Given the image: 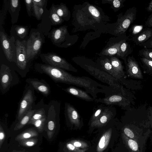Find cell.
<instances>
[{"label":"cell","mask_w":152,"mask_h":152,"mask_svg":"<svg viewBox=\"0 0 152 152\" xmlns=\"http://www.w3.org/2000/svg\"><path fill=\"white\" fill-rule=\"evenodd\" d=\"M73 60L76 64L97 79L107 84L116 90H124L117 80L103 71L96 63L86 59H74Z\"/></svg>","instance_id":"7a4b0ae2"},{"label":"cell","mask_w":152,"mask_h":152,"mask_svg":"<svg viewBox=\"0 0 152 152\" xmlns=\"http://www.w3.org/2000/svg\"><path fill=\"white\" fill-rule=\"evenodd\" d=\"M127 143L132 152H140L139 147L140 146L136 141L130 138H129Z\"/></svg>","instance_id":"74e56055"},{"label":"cell","mask_w":152,"mask_h":152,"mask_svg":"<svg viewBox=\"0 0 152 152\" xmlns=\"http://www.w3.org/2000/svg\"><path fill=\"white\" fill-rule=\"evenodd\" d=\"M50 8L64 21L69 20L70 12L65 4L62 3L57 5L53 4Z\"/></svg>","instance_id":"44dd1931"},{"label":"cell","mask_w":152,"mask_h":152,"mask_svg":"<svg viewBox=\"0 0 152 152\" xmlns=\"http://www.w3.org/2000/svg\"><path fill=\"white\" fill-rule=\"evenodd\" d=\"M14 152H22V151H17Z\"/></svg>","instance_id":"f907efd6"},{"label":"cell","mask_w":152,"mask_h":152,"mask_svg":"<svg viewBox=\"0 0 152 152\" xmlns=\"http://www.w3.org/2000/svg\"><path fill=\"white\" fill-rule=\"evenodd\" d=\"M109 57L110 62L114 70L124 81L125 72L124 70V66L121 62L116 56Z\"/></svg>","instance_id":"603a6c76"},{"label":"cell","mask_w":152,"mask_h":152,"mask_svg":"<svg viewBox=\"0 0 152 152\" xmlns=\"http://www.w3.org/2000/svg\"><path fill=\"white\" fill-rule=\"evenodd\" d=\"M27 40H15L16 47V65L20 70H26L27 66L26 52Z\"/></svg>","instance_id":"8fae6325"},{"label":"cell","mask_w":152,"mask_h":152,"mask_svg":"<svg viewBox=\"0 0 152 152\" xmlns=\"http://www.w3.org/2000/svg\"><path fill=\"white\" fill-rule=\"evenodd\" d=\"M5 135L2 127L0 125V148L5 140Z\"/></svg>","instance_id":"b9f144b4"},{"label":"cell","mask_w":152,"mask_h":152,"mask_svg":"<svg viewBox=\"0 0 152 152\" xmlns=\"http://www.w3.org/2000/svg\"><path fill=\"white\" fill-rule=\"evenodd\" d=\"M15 72L9 66L2 64L0 70V89L2 94L7 92L12 86L17 84L19 79Z\"/></svg>","instance_id":"8992f818"},{"label":"cell","mask_w":152,"mask_h":152,"mask_svg":"<svg viewBox=\"0 0 152 152\" xmlns=\"http://www.w3.org/2000/svg\"><path fill=\"white\" fill-rule=\"evenodd\" d=\"M38 140L36 138H31L19 141L21 145L26 147L34 146L37 143Z\"/></svg>","instance_id":"d6a6232c"},{"label":"cell","mask_w":152,"mask_h":152,"mask_svg":"<svg viewBox=\"0 0 152 152\" xmlns=\"http://www.w3.org/2000/svg\"><path fill=\"white\" fill-rule=\"evenodd\" d=\"M36 99L34 89L28 84L25 87L19 103L16 115V118L18 121L28 111L32 110Z\"/></svg>","instance_id":"5b68a950"},{"label":"cell","mask_w":152,"mask_h":152,"mask_svg":"<svg viewBox=\"0 0 152 152\" xmlns=\"http://www.w3.org/2000/svg\"><path fill=\"white\" fill-rule=\"evenodd\" d=\"M146 10L148 12H151L152 11V0L149 3Z\"/></svg>","instance_id":"bcb514c9"},{"label":"cell","mask_w":152,"mask_h":152,"mask_svg":"<svg viewBox=\"0 0 152 152\" xmlns=\"http://www.w3.org/2000/svg\"><path fill=\"white\" fill-rule=\"evenodd\" d=\"M46 114L45 110L43 108L36 110L27 125L31 124L34 121L47 116Z\"/></svg>","instance_id":"484cf974"},{"label":"cell","mask_w":152,"mask_h":152,"mask_svg":"<svg viewBox=\"0 0 152 152\" xmlns=\"http://www.w3.org/2000/svg\"><path fill=\"white\" fill-rule=\"evenodd\" d=\"M8 11L11 17L12 24L17 22L20 9V1L19 0H8Z\"/></svg>","instance_id":"d6986e66"},{"label":"cell","mask_w":152,"mask_h":152,"mask_svg":"<svg viewBox=\"0 0 152 152\" xmlns=\"http://www.w3.org/2000/svg\"><path fill=\"white\" fill-rule=\"evenodd\" d=\"M126 67L127 73L130 77L138 79L143 78L142 74L139 64L133 56H129L127 59Z\"/></svg>","instance_id":"5bb4252c"},{"label":"cell","mask_w":152,"mask_h":152,"mask_svg":"<svg viewBox=\"0 0 152 152\" xmlns=\"http://www.w3.org/2000/svg\"><path fill=\"white\" fill-rule=\"evenodd\" d=\"M140 46L143 47L145 48L152 49V38L141 44Z\"/></svg>","instance_id":"7bdbcfd3"},{"label":"cell","mask_w":152,"mask_h":152,"mask_svg":"<svg viewBox=\"0 0 152 152\" xmlns=\"http://www.w3.org/2000/svg\"><path fill=\"white\" fill-rule=\"evenodd\" d=\"M132 52V50L130 45L126 42V39L121 45L117 56L123 59L126 66L127 65L126 57Z\"/></svg>","instance_id":"7402d4cb"},{"label":"cell","mask_w":152,"mask_h":152,"mask_svg":"<svg viewBox=\"0 0 152 152\" xmlns=\"http://www.w3.org/2000/svg\"><path fill=\"white\" fill-rule=\"evenodd\" d=\"M96 63L102 69L117 80L120 83H124L122 79L114 70L109 57L101 56L97 59Z\"/></svg>","instance_id":"7c38bea8"},{"label":"cell","mask_w":152,"mask_h":152,"mask_svg":"<svg viewBox=\"0 0 152 152\" xmlns=\"http://www.w3.org/2000/svg\"><path fill=\"white\" fill-rule=\"evenodd\" d=\"M36 109L28 111L15 125V131L19 130L27 124L35 112Z\"/></svg>","instance_id":"cb8c5ba5"},{"label":"cell","mask_w":152,"mask_h":152,"mask_svg":"<svg viewBox=\"0 0 152 152\" xmlns=\"http://www.w3.org/2000/svg\"><path fill=\"white\" fill-rule=\"evenodd\" d=\"M139 55L142 57L152 61V50L145 48L139 51Z\"/></svg>","instance_id":"8d00e7d4"},{"label":"cell","mask_w":152,"mask_h":152,"mask_svg":"<svg viewBox=\"0 0 152 152\" xmlns=\"http://www.w3.org/2000/svg\"><path fill=\"white\" fill-rule=\"evenodd\" d=\"M67 27V26L64 25L54 28L49 33L48 37L54 45L60 48H65L69 46L68 42L70 36Z\"/></svg>","instance_id":"9c48e42d"},{"label":"cell","mask_w":152,"mask_h":152,"mask_svg":"<svg viewBox=\"0 0 152 152\" xmlns=\"http://www.w3.org/2000/svg\"><path fill=\"white\" fill-rule=\"evenodd\" d=\"M38 135V133L37 131L32 129H29L24 130L18 134L16 137L15 140L19 141L23 140L36 137Z\"/></svg>","instance_id":"d4e9b609"},{"label":"cell","mask_w":152,"mask_h":152,"mask_svg":"<svg viewBox=\"0 0 152 152\" xmlns=\"http://www.w3.org/2000/svg\"><path fill=\"white\" fill-rule=\"evenodd\" d=\"M143 29V25H134L132 26L131 31L135 36L141 32Z\"/></svg>","instance_id":"ab89813d"},{"label":"cell","mask_w":152,"mask_h":152,"mask_svg":"<svg viewBox=\"0 0 152 152\" xmlns=\"http://www.w3.org/2000/svg\"><path fill=\"white\" fill-rule=\"evenodd\" d=\"M65 92L80 99L88 102L94 101V99L86 91L73 86L63 89Z\"/></svg>","instance_id":"e0dca14e"},{"label":"cell","mask_w":152,"mask_h":152,"mask_svg":"<svg viewBox=\"0 0 152 152\" xmlns=\"http://www.w3.org/2000/svg\"><path fill=\"white\" fill-rule=\"evenodd\" d=\"M64 114L66 119L72 123H78L80 121L81 117L77 109L68 103L65 104Z\"/></svg>","instance_id":"2e32d148"},{"label":"cell","mask_w":152,"mask_h":152,"mask_svg":"<svg viewBox=\"0 0 152 152\" xmlns=\"http://www.w3.org/2000/svg\"><path fill=\"white\" fill-rule=\"evenodd\" d=\"M128 100L125 92L115 93L102 98L95 99L94 102L106 105H117L124 109L128 105Z\"/></svg>","instance_id":"30bf717a"},{"label":"cell","mask_w":152,"mask_h":152,"mask_svg":"<svg viewBox=\"0 0 152 152\" xmlns=\"http://www.w3.org/2000/svg\"><path fill=\"white\" fill-rule=\"evenodd\" d=\"M40 57L42 61L46 64L65 70L75 72H77V69L71 64L55 53L49 52L42 53L40 55Z\"/></svg>","instance_id":"52a82bcc"},{"label":"cell","mask_w":152,"mask_h":152,"mask_svg":"<svg viewBox=\"0 0 152 152\" xmlns=\"http://www.w3.org/2000/svg\"><path fill=\"white\" fill-rule=\"evenodd\" d=\"M126 0H106L103 1L104 3L111 4L113 6V9L115 12L119 10L124 6L123 3Z\"/></svg>","instance_id":"f546056e"},{"label":"cell","mask_w":152,"mask_h":152,"mask_svg":"<svg viewBox=\"0 0 152 152\" xmlns=\"http://www.w3.org/2000/svg\"><path fill=\"white\" fill-rule=\"evenodd\" d=\"M49 18L52 25L60 24L64 21L50 8L49 10Z\"/></svg>","instance_id":"4316f807"},{"label":"cell","mask_w":152,"mask_h":152,"mask_svg":"<svg viewBox=\"0 0 152 152\" xmlns=\"http://www.w3.org/2000/svg\"><path fill=\"white\" fill-rule=\"evenodd\" d=\"M24 1L26 7L27 14L29 17H31L32 12V0H25Z\"/></svg>","instance_id":"f35d334b"},{"label":"cell","mask_w":152,"mask_h":152,"mask_svg":"<svg viewBox=\"0 0 152 152\" xmlns=\"http://www.w3.org/2000/svg\"><path fill=\"white\" fill-rule=\"evenodd\" d=\"M67 146L70 149L73 150L75 148V147L71 144H68L67 145Z\"/></svg>","instance_id":"7dc6e473"},{"label":"cell","mask_w":152,"mask_h":152,"mask_svg":"<svg viewBox=\"0 0 152 152\" xmlns=\"http://www.w3.org/2000/svg\"><path fill=\"white\" fill-rule=\"evenodd\" d=\"M48 130L47 136L49 139H51L53 136L56 127V123L51 121H47Z\"/></svg>","instance_id":"e575fe53"},{"label":"cell","mask_w":152,"mask_h":152,"mask_svg":"<svg viewBox=\"0 0 152 152\" xmlns=\"http://www.w3.org/2000/svg\"><path fill=\"white\" fill-rule=\"evenodd\" d=\"M29 28L26 26L15 25L13 26L10 31V36H13L15 40L18 39L20 41L27 40Z\"/></svg>","instance_id":"9a60e30c"},{"label":"cell","mask_w":152,"mask_h":152,"mask_svg":"<svg viewBox=\"0 0 152 152\" xmlns=\"http://www.w3.org/2000/svg\"><path fill=\"white\" fill-rule=\"evenodd\" d=\"M32 2L33 9L32 14H33L38 20H41L45 10L46 8L39 7L36 5L33 1Z\"/></svg>","instance_id":"83f0119b"},{"label":"cell","mask_w":152,"mask_h":152,"mask_svg":"<svg viewBox=\"0 0 152 152\" xmlns=\"http://www.w3.org/2000/svg\"><path fill=\"white\" fill-rule=\"evenodd\" d=\"M88 12L97 21L101 19V15L98 10L94 6L88 5L87 7Z\"/></svg>","instance_id":"1f68e13d"},{"label":"cell","mask_w":152,"mask_h":152,"mask_svg":"<svg viewBox=\"0 0 152 152\" xmlns=\"http://www.w3.org/2000/svg\"><path fill=\"white\" fill-rule=\"evenodd\" d=\"M74 145L75 147H80L81 146V144L79 142H76L74 143Z\"/></svg>","instance_id":"c3c4849f"},{"label":"cell","mask_w":152,"mask_h":152,"mask_svg":"<svg viewBox=\"0 0 152 152\" xmlns=\"http://www.w3.org/2000/svg\"><path fill=\"white\" fill-rule=\"evenodd\" d=\"M106 106L101 104L95 108L91 117V121H96L102 114Z\"/></svg>","instance_id":"f1b7e54d"},{"label":"cell","mask_w":152,"mask_h":152,"mask_svg":"<svg viewBox=\"0 0 152 152\" xmlns=\"http://www.w3.org/2000/svg\"><path fill=\"white\" fill-rule=\"evenodd\" d=\"M35 70L41 74L48 76L56 83H61L85 88L88 83L86 76H75L65 70L45 64L36 63Z\"/></svg>","instance_id":"6da1fadb"},{"label":"cell","mask_w":152,"mask_h":152,"mask_svg":"<svg viewBox=\"0 0 152 152\" xmlns=\"http://www.w3.org/2000/svg\"><path fill=\"white\" fill-rule=\"evenodd\" d=\"M0 39L3 50L7 60L16 63V47L13 36H8L4 31H0Z\"/></svg>","instance_id":"ba28073f"},{"label":"cell","mask_w":152,"mask_h":152,"mask_svg":"<svg viewBox=\"0 0 152 152\" xmlns=\"http://www.w3.org/2000/svg\"><path fill=\"white\" fill-rule=\"evenodd\" d=\"M145 25L149 27H152V14L150 15L145 22Z\"/></svg>","instance_id":"ee69618b"},{"label":"cell","mask_w":152,"mask_h":152,"mask_svg":"<svg viewBox=\"0 0 152 152\" xmlns=\"http://www.w3.org/2000/svg\"><path fill=\"white\" fill-rule=\"evenodd\" d=\"M105 137L104 136H102L101 138L99 144V147L100 148H102L104 147L105 145Z\"/></svg>","instance_id":"f6af8a7d"},{"label":"cell","mask_w":152,"mask_h":152,"mask_svg":"<svg viewBox=\"0 0 152 152\" xmlns=\"http://www.w3.org/2000/svg\"><path fill=\"white\" fill-rule=\"evenodd\" d=\"M47 116L36 120L32 123L31 124L33 125L39 132H42L43 131L45 125L46 123Z\"/></svg>","instance_id":"4dcf8cb0"},{"label":"cell","mask_w":152,"mask_h":152,"mask_svg":"<svg viewBox=\"0 0 152 152\" xmlns=\"http://www.w3.org/2000/svg\"><path fill=\"white\" fill-rule=\"evenodd\" d=\"M26 82L38 92L41 93L45 96H48L50 93L49 85L43 79L39 80L37 78L27 79Z\"/></svg>","instance_id":"4fadbf2b"},{"label":"cell","mask_w":152,"mask_h":152,"mask_svg":"<svg viewBox=\"0 0 152 152\" xmlns=\"http://www.w3.org/2000/svg\"><path fill=\"white\" fill-rule=\"evenodd\" d=\"M140 60L145 71L152 75V61L142 57L140 58Z\"/></svg>","instance_id":"d590c367"},{"label":"cell","mask_w":152,"mask_h":152,"mask_svg":"<svg viewBox=\"0 0 152 152\" xmlns=\"http://www.w3.org/2000/svg\"><path fill=\"white\" fill-rule=\"evenodd\" d=\"M152 38V28H147L143 30L139 34L134 36L132 40L137 45L147 41Z\"/></svg>","instance_id":"ffe728a7"},{"label":"cell","mask_w":152,"mask_h":152,"mask_svg":"<svg viewBox=\"0 0 152 152\" xmlns=\"http://www.w3.org/2000/svg\"><path fill=\"white\" fill-rule=\"evenodd\" d=\"M126 39H123L120 40L108 43V45H107L99 54L101 56H106L108 57L114 56H116L118 52L120 46L121 44Z\"/></svg>","instance_id":"ac0fdd59"},{"label":"cell","mask_w":152,"mask_h":152,"mask_svg":"<svg viewBox=\"0 0 152 152\" xmlns=\"http://www.w3.org/2000/svg\"><path fill=\"white\" fill-rule=\"evenodd\" d=\"M151 124L152 128V118L151 119Z\"/></svg>","instance_id":"681fc988"},{"label":"cell","mask_w":152,"mask_h":152,"mask_svg":"<svg viewBox=\"0 0 152 152\" xmlns=\"http://www.w3.org/2000/svg\"><path fill=\"white\" fill-rule=\"evenodd\" d=\"M39 7L46 8L47 5V0H32Z\"/></svg>","instance_id":"60d3db41"},{"label":"cell","mask_w":152,"mask_h":152,"mask_svg":"<svg viewBox=\"0 0 152 152\" xmlns=\"http://www.w3.org/2000/svg\"><path fill=\"white\" fill-rule=\"evenodd\" d=\"M137 9L133 7L128 9L125 13L119 14L113 30L114 35L123 36L131 24L136 18Z\"/></svg>","instance_id":"277c9868"},{"label":"cell","mask_w":152,"mask_h":152,"mask_svg":"<svg viewBox=\"0 0 152 152\" xmlns=\"http://www.w3.org/2000/svg\"><path fill=\"white\" fill-rule=\"evenodd\" d=\"M7 11H8V1H5V2H4L3 7L0 12V31L4 30L3 29V26L4 23L6 13Z\"/></svg>","instance_id":"836d02e7"},{"label":"cell","mask_w":152,"mask_h":152,"mask_svg":"<svg viewBox=\"0 0 152 152\" xmlns=\"http://www.w3.org/2000/svg\"><path fill=\"white\" fill-rule=\"evenodd\" d=\"M45 42L44 35L42 32L35 28L31 30L27 40L26 52L28 63L39 54Z\"/></svg>","instance_id":"3957f363"}]
</instances>
